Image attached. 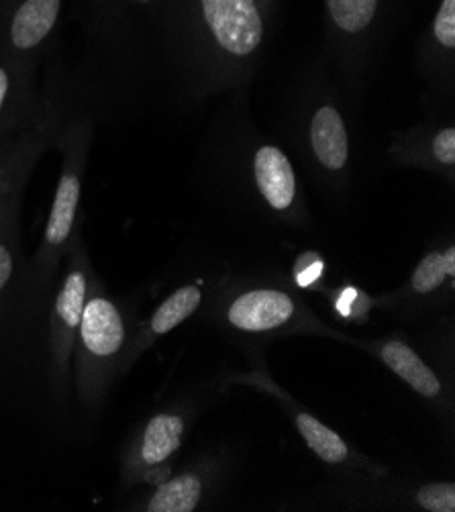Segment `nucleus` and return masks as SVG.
Returning a JSON list of instances; mask_svg holds the SVG:
<instances>
[{
    "label": "nucleus",
    "mask_w": 455,
    "mask_h": 512,
    "mask_svg": "<svg viewBox=\"0 0 455 512\" xmlns=\"http://www.w3.org/2000/svg\"><path fill=\"white\" fill-rule=\"evenodd\" d=\"M162 15L190 41L231 62L251 60L266 39L260 0H166Z\"/></svg>",
    "instance_id": "obj_1"
},
{
    "label": "nucleus",
    "mask_w": 455,
    "mask_h": 512,
    "mask_svg": "<svg viewBox=\"0 0 455 512\" xmlns=\"http://www.w3.org/2000/svg\"><path fill=\"white\" fill-rule=\"evenodd\" d=\"M84 156H86V143L82 133H78L64 147L58 188L54 194L52 209H49V217L43 231V243L39 251V258L45 264H54L60 258L76 231L80 198H82Z\"/></svg>",
    "instance_id": "obj_2"
},
{
    "label": "nucleus",
    "mask_w": 455,
    "mask_h": 512,
    "mask_svg": "<svg viewBox=\"0 0 455 512\" xmlns=\"http://www.w3.org/2000/svg\"><path fill=\"white\" fill-rule=\"evenodd\" d=\"M64 11V0H3L0 45L3 58L27 62L54 37Z\"/></svg>",
    "instance_id": "obj_3"
},
{
    "label": "nucleus",
    "mask_w": 455,
    "mask_h": 512,
    "mask_svg": "<svg viewBox=\"0 0 455 512\" xmlns=\"http://www.w3.org/2000/svg\"><path fill=\"white\" fill-rule=\"evenodd\" d=\"M76 337L80 341L82 362L86 360L98 368L117 360L127 339L119 306L100 292L88 296Z\"/></svg>",
    "instance_id": "obj_4"
},
{
    "label": "nucleus",
    "mask_w": 455,
    "mask_h": 512,
    "mask_svg": "<svg viewBox=\"0 0 455 512\" xmlns=\"http://www.w3.org/2000/svg\"><path fill=\"white\" fill-rule=\"evenodd\" d=\"M88 298V274L82 262H74L66 274L54 306V353L58 366H66L68 357L78 335L84 304Z\"/></svg>",
    "instance_id": "obj_5"
},
{
    "label": "nucleus",
    "mask_w": 455,
    "mask_h": 512,
    "mask_svg": "<svg viewBox=\"0 0 455 512\" xmlns=\"http://www.w3.org/2000/svg\"><path fill=\"white\" fill-rule=\"evenodd\" d=\"M294 300L280 290H251L241 294L231 306L227 319L241 331H270L278 329L294 317Z\"/></svg>",
    "instance_id": "obj_6"
},
{
    "label": "nucleus",
    "mask_w": 455,
    "mask_h": 512,
    "mask_svg": "<svg viewBox=\"0 0 455 512\" xmlns=\"http://www.w3.org/2000/svg\"><path fill=\"white\" fill-rule=\"evenodd\" d=\"M254 180L262 198L278 213L296 202V174L286 153L276 145H262L254 156Z\"/></svg>",
    "instance_id": "obj_7"
},
{
    "label": "nucleus",
    "mask_w": 455,
    "mask_h": 512,
    "mask_svg": "<svg viewBox=\"0 0 455 512\" xmlns=\"http://www.w3.org/2000/svg\"><path fill=\"white\" fill-rule=\"evenodd\" d=\"M311 145L317 162L331 172H339L347 166L349 160V139L341 113L323 105L315 111L309 127Z\"/></svg>",
    "instance_id": "obj_8"
},
{
    "label": "nucleus",
    "mask_w": 455,
    "mask_h": 512,
    "mask_svg": "<svg viewBox=\"0 0 455 512\" xmlns=\"http://www.w3.org/2000/svg\"><path fill=\"white\" fill-rule=\"evenodd\" d=\"M382 360L398 378H402L419 394L427 398H435L441 394L439 378L411 347L398 341H390L382 347Z\"/></svg>",
    "instance_id": "obj_9"
},
{
    "label": "nucleus",
    "mask_w": 455,
    "mask_h": 512,
    "mask_svg": "<svg viewBox=\"0 0 455 512\" xmlns=\"http://www.w3.org/2000/svg\"><path fill=\"white\" fill-rule=\"evenodd\" d=\"M184 435V421L178 415H156L149 419L141 439V462L145 466H158L180 447Z\"/></svg>",
    "instance_id": "obj_10"
},
{
    "label": "nucleus",
    "mask_w": 455,
    "mask_h": 512,
    "mask_svg": "<svg viewBox=\"0 0 455 512\" xmlns=\"http://www.w3.org/2000/svg\"><path fill=\"white\" fill-rule=\"evenodd\" d=\"M380 3L382 0H325V13L337 35L360 39L376 23Z\"/></svg>",
    "instance_id": "obj_11"
},
{
    "label": "nucleus",
    "mask_w": 455,
    "mask_h": 512,
    "mask_svg": "<svg viewBox=\"0 0 455 512\" xmlns=\"http://www.w3.org/2000/svg\"><path fill=\"white\" fill-rule=\"evenodd\" d=\"M25 70L23 62L0 60V137L19 119L25 105Z\"/></svg>",
    "instance_id": "obj_12"
},
{
    "label": "nucleus",
    "mask_w": 455,
    "mask_h": 512,
    "mask_svg": "<svg viewBox=\"0 0 455 512\" xmlns=\"http://www.w3.org/2000/svg\"><path fill=\"white\" fill-rule=\"evenodd\" d=\"M35 149H39L37 143L0 145V217H3L7 202L11 200L13 192L19 188L23 176L27 174L35 156Z\"/></svg>",
    "instance_id": "obj_13"
},
{
    "label": "nucleus",
    "mask_w": 455,
    "mask_h": 512,
    "mask_svg": "<svg viewBox=\"0 0 455 512\" xmlns=\"http://www.w3.org/2000/svg\"><path fill=\"white\" fill-rule=\"evenodd\" d=\"M200 480L178 476L162 484L147 502L149 512H192L200 502Z\"/></svg>",
    "instance_id": "obj_14"
},
{
    "label": "nucleus",
    "mask_w": 455,
    "mask_h": 512,
    "mask_svg": "<svg viewBox=\"0 0 455 512\" xmlns=\"http://www.w3.org/2000/svg\"><path fill=\"white\" fill-rule=\"evenodd\" d=\"M202 300V294L196 286H182L178 288L172 296H168L160 306L158 311L151 317L149 329L154 335H166L172 329H176L182 321H186L196 309Z\"/></svg>",
    "instance_id": "obj_15"
},
{
    "label": "nucleus",
    "mask_w": 455,
    "mask_h": 512,
    "mask_svg": "<svg viewBox=\"0 0 455 512\" xmlns=\"http://www.w3.org/2000/svg\"><path fill=\"white\" fill-rule=\"evenodd\" d=\"M296 427L300 435L305 437L307 445L323 459L327 464H341L347 457V445L345 441L331 431L327 425L317 421L309 413H300L296 417Z\"/></svg>",
    "instance_id": "obj_16"
},
{
    "label": "nucleus",
    "mask_w": 455,
    "mask_h": 512,
    "mask_svg": "<svg viewBox=\"0 0 455 512\" xmlns=\"http://www.w3.org/2000/svg\"><path fill=\"white\" fill-rule=\"evenodd\" d=\"M94 5L100 13V19H151L154 13H164L166 0H96Z\"/></svg>",
    "instance_id": "obj_17"
},
{
    "label": "nucleus",
    "mask_w": 455,
    "mask_h": 512,
    "mask_svg": "<svg viewBox=\"0 0 455 512\" xmlns=\"http://www.w3.org/2000/svg\"><path fill=\"white\" fill-rule=\"evenodd\" d=\"M445 278L447 274L443 266V253L431 251L421 260V264L413 274V290L419 294H429L439 286H443Z\"/></svg>",
    "instance_id": "obj_18"
},
{
    "label": "nucleus",
    "mask_w": 455,
    "mask_h": 512,
    "mask_svg": "<svg viewBox=\"0 0 455 512\" xmlns=\"http://www.w3.org/2000/svg\"><path fill=\"white\" fill-rule=\"evenodd\" d=\"M431 37L435 45L447 54L455 49V0H439L437 13L431 23Z\"/></svg>",
    "instance_id": "obj_19"
},
{
    "label": "nucleus",
    "mask_w": 455,
    "mask_h": 512,
    "mask_svg": "<svg viewBox=\"0 0 455 512\" xmlns=\"http://www.w3.org/2000/svg\"><path fill=\"white\" fill-rule=\"evenodd\" d=\"M417 502L431 512H455V484H427L417 492Z\"/></svg>",
    "instance_id": "obj_20"
},
{
    "label": "nucleus",
    "mask_w": 455,
    "mask_h": 512,
    "mask_svg": "<svg viewBox=\"0 0 455 512\" xmlns=\"http://www.w3.org/2000/svg\"><path fill=\"white\" fill-rule=\"evenodd\" d=\"M431 153L439 166L453 168L455 166V129L443 127L435 133L431 141Z\"/></svg>",
    "instance_id": "obj_21"
},
{
    "label": "nucleus",
    "mask_w": 455,
    "mask_h": 512,
    "mask_svg": "<svg viewBox=\"0 0 455 512\" xmlns=\"http://www.w3.org/2000/svg\"><path fill=\"white\" fill-rule=\"evenodd\" d=\"M15 274V255L11 245L0 237V294L9 286L11 278Z\"/></svg>",
    "instance_id": "obj_22"
},
{
    "label": "nucleus",
    "mask_w": 455,
    "mask_h": 512,
    "mask_svg": "<svg viewBox=\"0 0 455 512\" xmlns=\"http://www.w3.org/2000/svg\"><path fill=\"white\" fill-rule=\"evenodd\" d=\"M443 266H445V274L447 278H455V247H447L443 251Z\"/></svg>",
    "instance_id": "obj_23"
}]
</instances>
